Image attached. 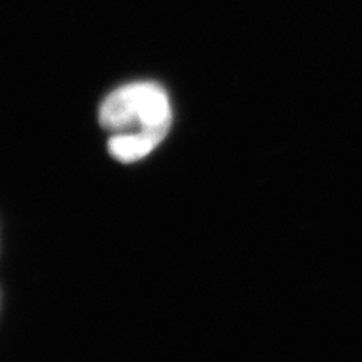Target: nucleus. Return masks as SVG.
<instances>
[{"instance_id":"obj_1","label":"nucleus","mask_w":362,"mask_h":362,"mask_svg":"<svg viewBox=\"0 0 362 362\" xmlns=\"http://www.w3.org/2000/svg\"><path fill=\"white\" fill-rule=\"evenodd\" d=\"M99 123L115 134L139 136L160 146L171 129L173 111L166 90L143 81L112 90L99 107Z\"/></svg>"}]
</instances>
